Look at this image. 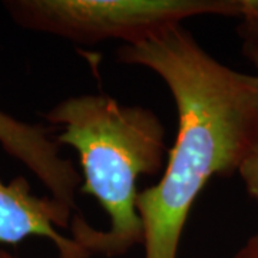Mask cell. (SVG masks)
I'll list each match as a JSON object with an SVG mask.
<instances>
[{
	"instance_id": "6da1fadb",
	"label": "cell",
	"mask_w": 258,
	"mask_h": 258,
	"mask_svg": "<svg viewBox=\"0 0 258 258\" xmlns=\"http://www.w3.org/2000/svg\"><path fill=\"white\" fill-rule=\"evenodd\" d=\"M116 59L152 71L176 105L178 132L162 178L137 197L144 258H176L200 192L214 176L237 172L258 139V76L214 59L182 25L122 45Z\"/></svg>"
},
{
	"instance_id": "7a4b0ae2",
	"label": "cell",
	"mask_w": 258,
	"mask_h": 258,
	"mask_svg": "<svg viewBox=\"0 0 258 258\" xmlns=\"http://www.w3.org/2000/svg\"><path fill=\"white\" fill-rule=\"evenodd\" d=\"M43 116L62 128L56 142L79 154L81 192L95 197L109 217V228L98 230L76 214L69 227L72 238L92 255L108 258L144 244L137 184L141 175H157L165 166V126L157 113L120 105L105 93H88L66 98Z\"/></svg>"
},
{
	"instance_id": "3957f363",
	"label": "cell",
	"mask_w": 258,
	"mask_h": 258,
	"mask_svg": "<svg viewBox=\"0 0 258 258\" xmlns=\"http://www.w3.org/2000/svg\"><path fill=\"white\" fill-rule=\"evenodd\" d=\"M3 6L20 28L81 45L109 39L135 45L195 16L245 13V0H8Z\"/></svg>"
},
{
	"instance_id": "277c9868",
	"label": "cell",
	"mask_w": 258,
	"mask_h": 258,
	"mask_svg": "<svg viewBox=\"0 0 258 258\" xmlns=\"http://www.w3.org/2000/svg\"><path fill=\"white\" fill-rule=\"evenodd\" d=\"M72 212L50 195L32 194L25 176H16L10 184L0 181V244L16 245L29 237H39L55 245L59 258H91L88 249L59 231L71 227Z\"/></svg>"
},
{
	"instance_id": "5b68a950",
	"label": "cell",
	"mask_w": 258,
	"mask_h": 258,
	"mask_svg": "<svg viewBox=\"0 0 258 258\" xmlns=\"http://www.w3.org/2000/svg\"><path fill=\"white\" fill-rule=\"evenodd\" d=\"M40 123H29L0 111V145L43 184L56 201L76 210L81 176L74 162L60 155V145Z\"/></svg>"
},
{
	"instance_id": "8992f818",
	"label": "cell",
	"mask_w": 258,
	"mask_h": 258,
	"mask_svg": "<svg viewBox=\"0 0 258 258\" xmlns=\"http://www.w3.org/2000/svg\"><path fill=\"white\" fill-rule=\"evenodd\" d=\"M248 194L258 204V139L241 161L238 171Z\"/></svg>"
},
{
	"instance_id": "52a82bcc",
	"label": "cell",
	"mask_w": 258,
	"mask_h": 258,
	"mask_svg": "<svg viewBox=\"0 0 258 258\" xmlns=\"http://www.w3.org/2000/svg\"><path fill=\"white\" fill-rule=\"evenodd\" d=\"M238 33L242 40V53L254 64L258 76V19L242 20L238 26Z\"/></svg>"
},
{
	"instance_id": "ba28073f",
	"label": "cell",
	"mask_w": 258,
	"mask_h": 258,
	"mask_svg": "<svg viewBox=\"0 0 258 258\" xmlns=\"http://www.w3.org/2000/svg\"><path fill=\"white\" fill-rule=\"evenodd\" d=\"M232 258H258V234L248 238Z\"/></svg>"
},
{
	"instance_id": "9c48e42d",
	"label": "cell",
	"mask_w": 258,
	"mask_h": 258,
	"mask_svg": "<svg viewBox=\"0 0 258 258\" xmlns=\"http://www.w3.org/2000/svg\"><path fill=\"white\" fill-rule=\"evenodd\" d=\"M0 258H20V257L15 255V254H10V252H8L6 249L0 248Z\"/></svg>"
}]
</instances>
